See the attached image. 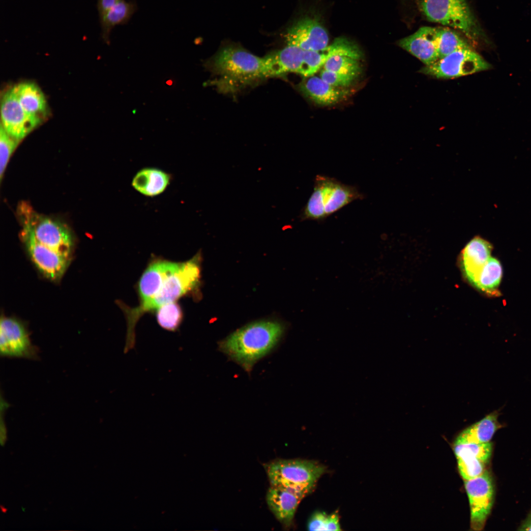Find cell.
Here are the masks:
<instances>
[{
  "label": "cell",
  "instance_id": "7",
  "mask_svg": "<svg viewBox=\"0 0 531 531\" xmlns=\"http://www.w3.org/2000/svg\"><path fill=\"white\" fill-rule=\"evenodd\" d=\"M421 9L428 21L458 30L471 40L480 35L466 0H422Z\"/></svg>",
  "mask_w": 531,
  "mask_h": 531
},
{
  "label": "cell",
  "instance_id": "29",
  "mask_svg": "<svg viewBox=\"0 0 531 531\" xmlns=\"http://www.w3.org/2000/svg\"><path fill=\"white\" fill-rule=\"evenodd\" d=\"M20 140L8 134L1 125L0 131V178L3 177L9 159Z\"/></svg>",
  "mask_w": 531,
  "mask_h": 531
},
{
  "label": "cell",
  "instance_id": "1",
  "mask_svg": "<svg viewBox=\"0 0 531 531\" xmlns=\"http://www.w3.org/2000/svg\"><path fill=\"white\" fill-rule=\"evenodd\" d=\"M205 65L214 77L209 83L224 92H236L266 78L263 58L235 45L222 47Z\"/></svg>",
  "mask_w": 531,
  "mask_h": 531
},
{
  "label": "cell",
  "instance_id": "12",
  "mask_svg": "<svg viewBox=\"0 0 531 531\" xmlns=\"http://www.w3.org/2000/svg\"><path fill=\"white\" fill-rule=\"evenodd\" d=\"M287 45L304 50L320 51L329 45L328 33L316 19L302 18L293 24L285 35Z\"/></svg>",
  "mask_w": 531,
  "mask_h": 531
},
{
  "label": "cell",
  "instance_id": "22",
  "mask_svg": "<svg viewBox=\"0 0 531 531\" xmlns=\"http://www.w3.org/2000/svg\"><path fill=\"white\" fill-rule=\"evenodd\" d=\"M453 449L459 472L464 480L477 477L486 471V464L480 459L472 443H454Z\"/></svg>",
  "mask_w": 531,
  "mask_h": 531
},
{
  "label": "cell",
  "instance_id": "21",
  "mask_svg": "<svg viewBox=\"0 0 531 531\" xmlns=\"http://www.w3.org/2000/svg\"><path fill=\"white\" fill-rule=\"evenodd\" d=\"M12 89L24 110L41 121L46 115L47 104L40 88L34 83L25 82L16 85Z\"/></svg>",
  "mask_w": 531,
  "mask_h": 531
},
{
  "label": "cell",
  "instance_id": "2",
  "mask_svg": "<svg viewBox=\"0 0 531 531\" xmlns=\"http://www.w3.org/2000/svg\"><path fill=\"white\" fill-rule=\"evenodd\" d=\"M284 332L280 323L262 321L236 330L219 344V350L250 371L255 363L277 344Z\"/></svg>",
  "mask_w": 531,
  "mask_h": 531
},
{
  "label": "cell",
  "instance_id": "31",
  "mask_svg": "<svg viewBox=\"0 0 531 531\" xmlns=\"http://www.w3.org/2000/svg\"><path fill=\"white\" fill-rule=\"evenodd\" d=\"M122 0H97V9L99 18Z\"/></svg>",
  "mask_w": 531,
  "mask_h": 531
},
{
  "label": "cell",
  "instance_id": "28",
  "mask_svg": "<svg viewBox=\"0 0 531 531\" xmlns=\"http://www.w3.org/2000/svg\"><path fill=\"white\" fill-rule=\"evenodd\" d=\"M310 531H341L339 516L336 513L327 515L324 512H315L308 521Z\"/></svg>",
  "mask_w": 531,
  "mask_h": 531
},
{
  "label": "cell",
  "instance_id": "3",
  "mask_svg": "<svg viewBox=\"0 0 531 531\" xmlns=\"http://www.w3.org/2000/svg\"><path fill=\"white\" fill-rule=\"evenodd\" d=\"M200 257L197 255L185 262L179 263L150 299L135 308H129L121 303L120 307L126 316L127 335L135 334L136 324L145 313L158 309L165 304L175 302L196 287L200 278Z\"/></svg>",
  "mask_w": 531,
  "mask_h": 531
},
{
  "label": "cell",
  "instance_id": "17",
  "mask_svg": "<svg viewBox=\"0 0 531 531\" xmlns=\"http://www.w3.org/2000/svg\"><path fill=\"white\" fill-rule=\"evenodd\" d=\"M491 244L480 236H475L466 245L461 254V266L464 275L474 285L486 263L491 257Z\"/></svg>",
  "mask_w": 531,
  "mask_h": 531
},
{
  "label": "cell",
  "instance_id": "8",
  "mask_svg": "<svg viewBox=\"0 0 531 531\" xmlns=\"http://www.w3.org/2000/svg\"><path fill=\"white\" fill-rule=\"evenodd\" d=\"M266 78L295 73L304 77L314 75L320 69L318 51L304 50L287 45L263 57Z\"/></svg>",
  "mask_w": 531,
  "mask_h": 531
},
{
  "label": "cell",
  "instance_id": "6",
  "mask_svg": "<svg viewBox=\"0 0 531 531\" xmlns=\"http://www.w3.org/2000/svg\"><path fill=\"white\" fill-rule=\"evenodd\" d=\"M23 227L41 244L70 258L74 240L69 229L62 222L33 210L28 205L19 207Z\"/></svg>",
  "mask_w": 531,
  "mask_h": 531
},
{
  "label": "cell",
  "instance_id": "14",
  "mask_svg": "<svg viewBox=\"0 0 531 531\" xmlns=\"http://www.w3.org/2000/svg\"><path fill=\"white\" fill-rule=\"evenodd\" d=\"M1 126L13 137L21 140L41 121L23 109L12 88L3 95L1 104Z\"/></svg>",
  "mask_w": 531,
  "mask_h": 531
},
{
  "label": "cell",
  "instance_id": "33",
  "mask_svg": "<svg viewBox=\"0 0 531 531\" xmlns=\"http://www.w3.org/2000/svg\"><path fill=\"white\" fill-rule=\"evenodd\" d=\"M0 444L1 445H3L7 439L6 430L5 427V425L2 421H1L0 425Z\"/></svg>",
  "mask_w": 531,
  "mask_h": 531
},
{
  "label": "cell",
  "instance_id": "26",
  "mask_svg": "<svg viewBox=\"0 0 531 531\" xmlns=\"http://www.w3.org/2000/svg\"><path fill=\"white\" fill-rule=\"evenodd\" d=\"M471 48L457 32L448 28H439L438 31L439 59L460 49Z\"/></svg>",
  "mask_w": 531,
  "mask_h": 531
},
{
  "label": "cell",
  "instance_id": "30",
  "mask_svg": "<svg viewBox=\"0 0 531 531\" xmlns=\"http://www.w3.org/2000/svg\"><path fill=\"white\" fill-rule=\"evenodd\" d=\"M320 77L328 84L338 88L346 87L353 82L356 76L328 71L323 69Z\"/></svg>",
  "mask_w": 531,
  "mask_h": 531
},
{
  "label": "cell",
  "instance_id": "20",
  "mask_svg": "<svg viewBox=\"0 0 531 531\" xmlns=\"http://www.w3.org/2000/svg\"><path fill=\"white\" fill-rule=\"evenodd\" d=\"M499 414V411L495 410L465 428L457 435L454 443L490 442L497 430L502 427L498 420Z\"/></svg>",
  "mask_w": 531,
  "mask_h": 531
},
{
  "label": "cell",
  "instance_id": "5",
  "mask_svg": "<svg viewBox=\"0 0 531 531\" xmlns=\"http://www.w3.org/2000/svg\"><path fill=\"white\" fill-rule=\"evenodd\" d=\"M270 486L311 492L325 468L314 461L278 459L265 465Z\"/></svg>",
  "mask_w": 531,
  "mask_h": 531
},
{
  "label": "cell",
  "instance_id": "18",
  "mask_svg": "<svg viewBox=\"0 0 531 531\" xmlns=\"http://www.w3.org/2000/svg\"><path fill=\"white\" fill-rule=\"evenodd\" d=\"M298 87L304 95L321 106L335 105L349 94L347 90L333 86L314 75L305 78Z\"/></svg>",
  "mask_w": 531,
  "mask_h": 531
},
{
  "label": "cell",
  "instance_id": "19",
  "mask_svg": "<svg viewBox=\"0 0 531 531\" xmlns=\"http://www.w3.org/2000/svg\"><path fill=\"white\" fill-rule=\"evenodd\" d=\"M179 263L158 260L150 263L143 273L139 282L138 291L141 303L152 298L158 292L169 275Z\"/></svg>",
  "mask_w": 531,
  "mask_h": 531
},
{
  "label": "cell",
  "instance_id": "11",
  "mask_svg": "<svg viewBox=\"0 0 531 531\" xmlns=\"http://www.w3.org/2000/svg\"><path fill=\"white\" fill-rule=\"evenodd\" d=\"M0 353L4 357L29 359L38 357V350L32 344L24 325L12 318H1Z\"/></svg>",
  "mask_w": 531,
  "mask_h": 531
},
{
  "label": "cell",
  "instance_id": "23",
  "mask_svg": "<svg viewBox=\"0 0 531 531\" xmlns=\"http://www.w3.org/2000/svg\"><path fill=\"white\" fill-rule=\"evenodd\" d=\"M170 179V175L161 170L147 168L136 174L132 185L142 194L152 197L164 192L169 184Z\"/></svg>",
  "mask_w": 531,
  "mask_h": 531
},
{
  "label": "cell",
  "instance_id": "15",
  "mask_svg": "<svg viewBox=\"0 0 531 531\" xmlns=\"http://www.w3.org/2000/svg\"><path fill=\"white\" fill-rule=\"evenodd\" d=\"M309 492L292 488L270 486L266 500L276 519L285 527H290L301 500Z\"/></svg>",
  "mask_w": 531,
  "mask_h": 531
},
{
  "label": "cell",
  "instance_id": "32",
  "mask_svg": "<svg viewBox=\"0 0 531 531\" xmlns=\"http://www.w3.org/2000/svg\"><path fill=\"white\" fill-rule=\"evenodd\" d=\"M520 531H531V512L520 526Z\"/></svg>",
  "mask_w": 531,
  "mask_h": 531
},
{
  "label": "cell",
  "instance_id": "10",
  "mask_svg": "<svg viewBox=\"0 0 531 531\" xmlns=\"http://www.w3.org/2000/svg\"><path fill=\"white\" fill-rule=\"evenodd\" d=\"M470 509V528L483 530L494 503V488L491 475L486 470L481 475L464 480Z\"/></svg>",
  "mask_w": 531,
  "mask_h": 531
},
{
  "label": "cell",
  "instance_id": "24",
  "mask_svg": "<svg viewBox=\"0 0 531 531\" xmlns=\"http://www.w3.org/2000/svg\"><path fill=\"white\" fill-rule=\"evenodd\" d=\"M137 8V5L133 1L122 0L100 18L101 36L103 40L109 43L113 29L117 25L126 24L136 11Z\"/></svg>",
  "mask_w": 531,
  "mask_h": 531
},
{
  "label": "cell",
  "instance_id": "16",
  "mask_svg": "<svg viewBox=\"0 0 531 531\" xmlns=\"http://www.w3.org/2000/svg\"><path fill=\"white\" fill-rule=\"evenodd\" d=\"M438 31V28L435 27H421L413 33L399 40L397 44L425 65H429L439 59Z\"/></svg>",
  "mask_w": 531,
  "mask_h": 531
},
{
  "label": "cell",
  "instance_id": "27",
  "mask_svg": "<svg viewBox=\"0 0 531 531\" xmlns=\"http://www.w3.org/2000/svg\"><path fill=\"white\" fill-rule=\"evenodd\" d=\"M156 319L163 328L175 331L179 327L182 321L181 308L176 302L165 304L157 309Z\"/></svg>",
  "mask_w": 531,
  "mask_h": 531
},
{
  "label": "cell",
  "instance_id": "25",
  "mask_svg": "<svg viewBox=\"0 0 531 531\" xmlns=\"http://www.w3.org/2000/svg\"><path fill=\"white\" fill-rule=\"evenodd\" d=\"M502 276L500 261L491 257L481 269L474 284L481 291L491 296L500 295L498 288Z\"/></svg>",
  "mask_w": 531,
  "mask_h": 531
},
{
  "label": "cell",
  "instance_id": "9",
  "mask_svg": "<svg viewBox=\"0 0 531 531\" xmlns=\"http://www.w3.org/2000/svg\"><path fill=\"white\" fill-rule=\"evenodd\" d=\"M491 65L472 48L456 50L419 72L439 79H452L488 70Z\"/></svg>",
  "mask_w": 531,
  "mask_h": 531
},
{
  "label": "cell",
  "instance_id": "13",
  "mask_svg": "<svg viewBox=\"0 0 531 531\" xmlns=\"http://www.w3.org/2000/svg\"><path fill=\"white\" fill-rule=\"evenodd\" d=\"M21 236L32 260L39 269L51 279H59L66 270L70 258L39 243L24 227Z\"/></svg>",
  "mask_w": 531,
  "mask_h": 531
},
{
  "label": "cell",
  "instance_id": "4",
  "mask_svg": "<svg viewBox=\"0 0 531 531\" xmlns=\"http://www.w3.org/2000/svg\"><path fill=\"white\" fill-rule=\"evenodd\" d=\"M363 197L354 186L343 184L334 178L317 175L313 192L299 217L301 220H322Z\"/></svg>",
  "mask_w": 531,
  "mask_h": 531
}]
</instances>
